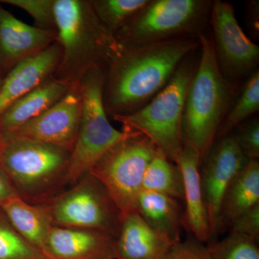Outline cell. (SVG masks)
Wrapping results in <instances>:
<instances>
[{"label": "cell", "instance_id": "15", "mask_svg": "<svg viewBox=\"0 0 259 259\" xmlns=\"http://www.w3.org/2000/svg\"><path fill=\"white\" fill-rule=\"evenodd\" d=\"M61 57V47L56 41L17 64L5 76L0 88V115L13 102L52 76Z\"/></svg>", "mask_w": 259, "mask_h": 259}, {"label": "cell", "instance_id": "7", "mask_svg": "<svg viewBox=\"0 0 259 259\" xmlns=\"http://www.w3.org/2000/svg\"><path fill=\"white\" fill-rule=\"evenodd\" d=\"M208 0H149L116 32L122 47H138L194 37L204 26L210 13Z\"/></svg>", "mask_w": 259, "mask_h": 259}, {"label": "cell", "instance_id": "23", "mask_svg": "<svg viewBox=\"0 0 259 259\" xmlns=\"http://www.w3.org/2000/svg\"><path fill=\"white\" fill-rule=\"evenodd\" d=\"M259 109V72L254 71L247 79L240 97L233 104L221 124L216 138L231 134L235 127L245 122Z\"/></svg>", "mask_w": 259, "mask_h": 259}, {"label": "cell", "instance_id": "27", "mask_svg": "<svg viewBox=\"0 0 259 259\" xmlns=\"http://www.w3.org/2000/svg\"><path fill=\"white\" fill-rule=\"evenodd\" d=\"M0 4L12 5L26 12L37 28L56 31L55 0H0Z\"/></svg>", "mask_w": 259, "mask_h": 259}, {"label": "cell", "instance_id": "16", "mask_svg": "<svg viewBox=\"0 0 259 259\" xmlns=\"http://www.w3.org/2000/svg\"><path fill=\"white\" fill-rule=\"evenodd\" d=\"M200 157L195 149L184 145L175 163L183 177L185 210L182 214V227L202 243L212 241L208 212L204 203L200 172Z\"/></svg>", "mask_w": 259, "mask_h": 259}, {"label": "cell", "instance_id": "9", "mask_svg": "<svg viewBox=\"0 0 259 259\" xmlns=\"http://www.w3.org/2000/svg\"><path fill=\"white\" fill-rule=\"evenodd\" d=\"M44 205L54 226L97 230L116 238L120 233V210L101 182L91 174Z\"/></svg>", "mask_w": 259, "mask_h": 259}, {"label": "cell", "instance_id": "31", "mask_svg": "<svg viewBox=\"0 0 259 259\" xmlns=\"http://www.w3.org/2000/svg\"><path fill=\"white\" fill-rule=\"evenodd\" d=\"M18 197V192L9 177L0 166V207L6 201Z\"/></svg>", "mask_w": 259, "mask_h": 259}, {"label": "cell", "instance_id": "14", "mask_svg": "<svg viewBox=\"0 0 259 259\" xmlns=\"http://www.w3.org/2000/svg\"><path fill=\"white\" fill-rule=\"evenodd\" d=\"M115 243L105 232L54 226L42 253L48 259H116Z\"/></svg>", "mask_w": 259, "mask_h": 259}, {"label": "cell", "instance_id": "10", "mask_svg": "<svg viewBox=\"0 0 259 259\" xmlns=\"http://www.w3.org/2000/svg\"><path fill=\"white\" fill-rule=\"evenodd\" d=\"M209 18L214 54L223 76L233 83L249 77L256 71L259 47L243 32L233 5L221 0L212 2Z\"/></svg>", "mask_w": 259, "mask_h": 259}, {"label": "cell", "instance_id": "13", "mask_svg": "<svg viewBox=\"0 0 259 259\" xmlns=\"http://www.w3.org/2000/svg\"><path fill=\"white\" fill-rule=\"evenodd\" d=\"M56 41V32L23 23L0 4V77L4 79L24 59Z\"/></svg>", "mask_w": 259, "mask_h": 259}, {"label": "cell", "instance_id": "21", "mask_svg": "<svg viewBox=\"0 0 259 259\" xmlns=\"http://www.w3.org/2000/svg\"><path fill=\"white\" fill-rule=\"evenodd\" d=\"M0 211L20 236L42 252L54 226L50 214L44 204L34 205L21 197H15L3 203Z\"/></svg>", "mask_w": 259, "mask_h": 259}, {"label": "cell", "instance_id": "4", "mask_svg": "<svg viewBox=\"0 0 259 259\" xmlns=\"http://www.w3.org/2000/svg\"><path fill=\"white\" fill-rule=\"evenodd\" d=\"M197 66L186 58L169 82L142 108L112 117L124 131L144 135L175 163L183 148L182 120L186 97Z\"/></svg>", "mask_w": 259, "mask_h": 259}, {"label": "cell", "instance_id": "24", "mask_svg": "<svg viewBox=\"0 0 259 259\" xmlns=\"http://www.w3.org/2000/svg\"><path fill=\"white\" fill-rule=\"evenodd\" d=\"M94 11L102 25L115 36L149 0H92Z\"/></svg>", "mask_w": 259, "mask_h": 259}, {"label": "cell", "instance_id": "8", "mask_svg": "<svg viewBox=\"0 0 259 259\" xmlns=\"http://www.w3.org/2000/svg\"><path fill=\"white\" fill-rule=\"evenodd\" d=\"M157 150L146 136L131 132L110 148L90 170V174L106 189L122 220L136 212L145 172Z\"/></svg>", "mask_w": 259, "mask_h": 259}, {"label": "cell", "instance_id": "17", "mask_svg": "<svg viewBox=\"0 0 259 259\" xmlns=\"http://www.w3.org/2000/svg\"><path fill=\"white\" fill-rule=\"evenodd\" d=\"M75 83L52 75L40 86L13 102L0 115V134H10L41 115L59 101Z\"/></svg>", "mask_w": 259, "mask_h": 259}, {"label": "cell", "instance_id": "32", "mask_svg": "<svg viewBox=\"0 0 259 259\" xmlns=\"http://www.w3.org/2000/svg\"><path fill=\"white\" fill-rule=\"evenodd\" d=\"M248 20L250 22V30L255 35H258L259 25V2L249 1L247 6Z\"/></svg>", "mask_w": 259, "mask_h": 259}, {"label": "cell", "instance_id": "33", "mask_svg": "<svg viewBox=\"0 0 259 259\" xmlns=\"http://www.w3.org/2000/svg\"><path fill=\"white\" fill-rule=\"evenodd\" d=\"M3 79H2L1 77H0V88H1L2 83H3Z\"/></svg>", "mask_w": 259, "mask_h": 259}, {"label": "cell", "instance_id": "22", "mask_svg": "<svg viewBox=\"0 0 259 259\" xmlns=\"http://www.w3.org/2000/svg\"><path fill=\"white\" fill-rule=\"evenodd\" d=\"M142 190L183 199L182 171L176 163L169 161L158 148L145 172Z\"/></svg>", "mask_w": 259, "mask_h": 259}, {"label": "cell", "instance_id": "11", "mask_svg": "<svg viewBox=\"0 0 259 259\" xmlns=\"http://www.w3.org/2000/svg\"><path fill=\"white\" fill-rule=\"evenodd\" d=\"M81 111L82 102L77 82L47 111L8 134L71 153L79 134Z\"/></svg>", "mask_w": 259, "mask_h": 259}, {"label": "cell", "instance_id": "30", "mask_svg": "<svg viewBox=\"0 0 259 259\" xmlns=\"http://www.w3.org/2000/svg\"><path fill=\"white\" fill-rule=\"evenodd\" d=\"M231 233L243 235L255 241L259 238V203L242 214L233 223Z\"/></svg>", "mask_w": 259, "mask_h": 259}, {"label": "cell", "instance_id": "6", "mask_svg": "<svg viewBox=\"0 0 259 259\" xmlns=\"http://www.w3.org/2000/svg\"><path fill=\"white\" fill-rule=\"evenodd\" d=\"M104 82L105 71L99 69L87 71L78 81L82 102L81 124L62 185L77 183L110 148L131 133L115 128L107 118Z\"/></svg>", "mask_w": 259, "mask_h": 259}, {"label": "cell", "instance_id": "12", "mask_svg": "<svg viewBox=\"0 0 259 259\" xmlns=\"http://www.w3.org/2000/svg\"><path fill=\"white\" fill-rule=\"evenodd\" d=\"M203 161L200 173L201 187L208 212L212 242L216 238L223 196L232 180L248 160L242 153L233 135L230 134L220 138L212 144Z\"/></svg>", "mask_w": 259, "mask_h": 259}, {"label": "cell", "instance_id": "26", "mask_svg": "<svg viewBox=\"0 0 259 259\" xmlns=\"http://www.w3.org/2000/svg\"><path fill=\"white\" fill-rule=\"evenodd\" d=\"M211 259H259L256 241L249 237L230 233L222 241L207 245Z\"/></svg>", "mask_w": 259, "mask_h": 259}, {"label": "cell", "instance_id": "1", "mask_svg": "<svg viewBox=\"0 0 259 259\" xmlns=\"http://www.w3.org/2000/svg\"><path fill=\"white\" fill-rule=\"evenodd\" d=\"M199 47V37H194L138 47L120 46L105 71L103 103L107 115H128L142 108Z\"/></svg>", "mask_w": 259, "mask_h": 259}, {"label": "cell", "instance_id": "29", "mask_svg": "<svg viewBox=\"0 0 259 259\" xmlns=\"http://www.w3.org/2000/svg\"><path fill=\"white\" fill-rule=\"evenodd\" d=\"M161 259H211L207 245L192 237L169 247Z\"/></svg>", "mask_w": 259, "mask_h": 259}, {"label": "cell", "instance_id": "25", "mask_svg": "<svg viewBox=\"0 0 259 259\" xmlns=\"http://www.w3.org/2000/svg\"><path fill=\"white\" fill-rule=\"evenodd\" d=\"M0 259H48L20 236L0 211Z\"/></svg>", "mask_w": 259, "mask_h": 259}, {"label": "cell", "instance_id": "28", "mask_svg": "<svg viewBox=\"0 0 259 259\" xmlns=\"http://www.w3.org/2000/svg\"><path fill=\"white\" fill-rule=\"evenodd\" d=\"M234 136L238 147L245 158L250 160H258L259 158V120L252 119L242 122L235 127Z\"/></svg>", "mask_w": 259, "mask_h": 259}, {"label": "cell", "instance_id": "20", "mask_svg": "<svg viewBox=\"0 0 259 259\" xmlns=\"http://www.w3.org/2000/svg\"><path fill=\"white\" fill-rule=\"evenodd\" d=\"M136 212L172 244L182 241L183 213L177 199L157 192L141 190L136 203Z\"/></svg>", "mask_w": 259, "mask_h": 259}, {"label": "cell", "instance_id": "5", "mask_svg": "<svg viewBox=\"0 0 259 259\" xmlns=\"http://www.w3.org/2000/svg\"><path fill=\"white\" fill-rule=\"evenodd\" d=\"M70 155L69 151L51 145L2 135L0 166L19 197L28 202L42 203V199L62 185Z\"/></svg>", "mask_w": 259, "mask_h": 259}, {"label": "cell", "instance_id": "2", "mask_svg": "<svg viewBox=\"0 0 259 259\" xmlns=\"http://www.w3.org/2000/svg\"><path fill=\"white\" fill-rule=\"evenodd\" d=\"M54 17L61 57L53 76L77 83L90 70L105 71L120 45L97 18L91 2L55 0Z\"/></svg>", "mask_w": 259, "mask_h": 259}, {"label": "cell", "instance_id": "19", "mask_svg": "<svg viewBox=\"0 0 259 259\" xmlns=\"http://www.w3.org/2000/svg\"><path fill=\"white\" fill-rule=\"evenodd\" d=\"M259 203V162L250 160L227 189L220 208L216 235L231 228L242 214Z\"/></svg>", "mask_w": 259, "mask_h": 259}, {"label": "cell", "instance_id": "34", "mask_svg": "<svg viewBox=\"0 0 259 259\" xmlns=\"http://www.w3.org/2000/svg\"><path fill=\"white\" fill-rule=\"evenodd\" d=\"M1 140H2V135L0 134V143H1Z\"/></svg>", "mask_w": 259, "mask_h": 259}, {"label": "cell", "instance_id": "3", "mask_svg": "<svg viewBox=\"0 0 259 259\" xmlns=\"http://www.w3.org/2000/svg\"><path fill=\"white\" fill-rule=\"evenodd\" d=\"M199 41L200 59L186 97L182 131L184 145L195 149L202 161L231 110L236 87L218 67L211 35L201 34Z\"/></svg>", "mask_w": 259, "mask_h": 259}, {"label": "cell", "instance_id": "18", "mask_svg": "<svg viewBox=\"0 0 259 259\" xmlns=\"http://www.w3.org/2000/svg\"><path fill=\"white\" fill-rule=\"evenodd\" d=\"M172 243L134 212L123 218L116 238V259H161Z\"/></svg>", "mask_w": 259, "mask_h": 259}]
</instances>
